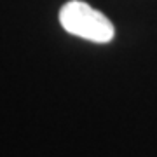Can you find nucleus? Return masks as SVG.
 Returning a JSON list of instances; mask_svg holds the SVG:
<instances>
[{
	"instance_id": "obj_1",
	"label": "nucleus",
	"mask_w": 157,
	"mask_h": 157,
	"mask_svg": "<svg viewBox=\"0 0 157 157\" xmlns=\"http://www.w3.org/2000/svg\"><path fill=\"white\" fill-rule=\"evenodd\" d=\"M59 23L70 35L96 44H108L115 37L112 21L82 0H70L59 11Z\"/></svg>"
}]
</instances>
